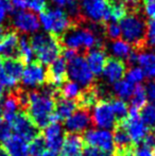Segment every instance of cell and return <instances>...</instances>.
I'll return each instance as SVG.
<instances>
[{
	"label": "cell",
	"mask_w": 155,
	"mask_h": 156,
	"mask_svg": "<svg viewBox=\"0 0 155 156\" xmlns=\"http://www.w3.org/2000/svg\"><path fill=\"white\" fill-rule=\"evenodd\" d=\"M12 26L16 32H20L23 35L34 34L39 30L41 23L39 19L35 13L30 11L21 10L13 13L12 16Z\"/></svg>",
	"instance_id": "obj_11"
},
{
	"label": "cell",
	"mask_w": 155,
	"mask_h": 156,
	"mask_svg": "<svg viewBox=\"0 0 155 156\" xmlns=\"http://www.w3.org/2000/svg\"><path fill=\"white\" fill-rule=\"evenodd\" d=\"M143 1H145V2H146V1H150V0H143Z\"/></svg>",
	"instance_id": "obj_55"
},
{
	"label": "cell",
	"mask_w": 155,
	"mask_h": 156,
	"mask_svg": "<svg viewBox=\"0 0 155 156\" xmlns=\"http://www.w3.org/2000/svg\"><path fill=\"white\" fill-rule=\"evenodd\" d=\"M34 51L30 44V38L26 35L19 37L18 49H17V58L23 64H30L34 60Z\"/></svg>",
	"instance_id": "obj_29"
},
{
	"label": "cell",
	"mask_w": 155,
	"mask_h": 156,
	"mask_svg": "<svg viewBox=\"0 0 155 156\" xmlns=\"http://www.w3.org/2000/svg\"><path fill=\"white\" fill-rule=\"evenodd\" d=\"M1 146L10 156H30L28 142L15 134L2 142Z\"/></svg>",
	"instance_id": "obj_21"
},
{
	"label": "cell",
	"mask_w": 155,
	"mask_h": 156,
	"mask_svg": "<svg viewBox=\"0 0 155 156\" xmlns=\"http://www.w3.org/2000/svg\"><path fill=\"white\" fill-rule=\"evenodd\" d=\"M67 79V62L63 58H58L47 69V84L60 88Z\"/></svg>",
	"instance_id": "obj_17"
},
{
	"label": "cell",
	"mask_w": 155,
	"mask_h": 156,
	"mask_svg": "<svg viewBox=\"0 0 155 156\" xmlns=\"http://www.w3.org/2000/svg\"><path fill=\"white\" fill-rule=\"evenodd\" d=\"M67 76L82 88H87L93 85L95 76L90 71L84 56L77 55L75 58L67 63Z\"/></svg>",
	"instance_id": "obj_6"
},
{
	"label": "cell",
	"mask_w": 155,
	"mask_h": 156,
	"mask_svg": "<svg viewBox=\"0 0 155 156\" xmlns=\"http://www.w3.org/2000/svg\"><path fill=\"white\" fill-rule=\"evenodd\" d=\"M85 146H90L103 150L105 152L114 153L115 146L113 134L108 129H86L83 135Z\"/></svg>",
	"instance_id": "obj_10"
},
{
	"label": "cell",
	"mask_w": 155,
	"mask_h": 156,
	"mask_svg": "<svg viewBox=\"0 0 155 156\" xmlns=\"http://www.w3.org/2000/svg\"><path fill=\"white\" fill-rule=\"evenodd\" d=\"M58 41L66 49L75 51H89L93 48H103V39L100 33L99 23H91L89 27L75 25L67 30Z\"/></svg>",
	"instance_id": "obj_1"
},
{
	"label": "cell",
	"mask_w": 155,
	"mask_h": 156,
	"mask_svg": "<svg viewBox=\"0 0 155 156\" xmlns=\"http://www.w3.org/2000/svg\"><path fill=\"white\" fill-rule=\"evenodd\" d=\"M62 54H63V58L68 63L78 55V52L75 51V50L66 49V48H65L64 50H62Z\"/></svg>",
	"instance_id": "obj_45"
},
{
	"label": "cell",
	"mask_w": 155,
	"mask_h": 156,
	"mask_svg": "<svg viewBox=\"0 0 155 156\" xmlns=\"http://www.w3.org/2000/svg\"><path fill=\"white\" fill-rule=\"evenodd\" d=\"M37 156H58V154L55 152H52V151L48 150V149H46L44 152H41V154L37 155Z\"/></svg>",
	"instance_id": "obj_49"
},
{
	"label": "cell",
	"mask_w": 155,
	"mask_h": 156,
	"mask_svg": "<svg viewBox=\"0 0 155 156\" xmlns=\"http://www.w3.org/2000/svg\"><path fill=\"white\" fill-rule=\"evenodd\" d=\"M108 51L112 53L113 58H119V60H126L133 51V48L128 41L124 39H116L112 41L108 46Z\"/></svg>",
	"instance_id": "obj_28"
},
{
	"label": "cell",
	"mask_w": 155,
	"mask_h": 156,
	"mask_svg": "<svg viewBox=\"0 0 155 156\" xmlns=\"http://www.w3.org/2000/svg\"><path fill=\"white\" fill-rule=\"evenodd\" d=\"M143 11L145 14L150 18H154L155 17V0H150V1H146L145 5H143Z\"/></svg>",
	"instance_id": "obj_44"
},
{
	"label": "cell",
	"mask_w": 155,
	"mask_h": 156,
	"mask_svg": "<svg viewBox=\"0 0 155 156\" xmlns=\"http://www.w3.org/2000/svg\"><path fill=\"white\" fill-rule=\"evenodd\" d=\"M124 2H125V4L129 6V8H131L133 11L137 10L138 9V4H139V0H123Z\"/></svg>",
	"instance_id": "obj_47"
},
{
	"label": "cell",
	"mask_w": 155,
	"mask_h": 156,
	"mask_svg": "<svg viewBox=\"0 0 155 156\" xmlns=\"http://www.w3.org/2000/svg\"><path fill=\"white\" fill-rule=\"evenodd\" d=\"M119 26L121 29V36L124 41L137 50H143L145 48L147 23L141 15L133 11L119 21Z\"/></svg>",
	"instance_id": "obj_3"
},
{
	"label": "cell",
	"mask_w": 155,
	"mask_h": 156,
	"mask_svg": "<svg viewBox=\"0 0 155 156\" xmlns=\"http://www.w3.org/2000/svg\"><path fill=\"white\" fill-rule=\"evenodd\" d=\"M126 72V65L122 60L116 58H107L104 66L102 76L105 79V81L108 84H114L118 81L122 80L125 76Z\"/></svg>",
	"instance_id": "obj_18"
},
{
	"label": "cell",
	"mask_w": 155,
	"mask_h": 156,
	"mask_svg": "<svg viewBox=\"0 0 155 156\" xmlns=\"http://www.w3.org/2000/svg\"><path fill=\"white\" fill-rule=\"evenodd\" d=\"M131 102V109H135V111L140 112L143 107L147 105V94H146L145 86H143L141 84L135 85L133 94L130 98Z\"/></svg>",
	"instance_id": "obj_31"
},
{
	"label": "cell",
	"mask_w": 155,
	"mask_h": 156,
	"mask_svg": "<svg viewBox=\"0 0 155 156\" xmlns=\"http://www.w3.org/2000/svg\"><path fill=\"white\" fill-rule=\"evenodd\" d=\"M118 124L122 125L126 133L129 134L133 144H136L143 142L150 129L147 126L139 117V112L135 109H129V115L123 121L118 122Z\"/></svg>",
	"instance_id": "obj_9"
},
{
	"label": "cell",
	"mask_w": 155,
	"mask_h": 156,
	"mask_svg": "<svg viewBox=\"0 0 155 156\" xmlns=\"http://www.w3.org/2000/svg\"><path fill=\"white\" fill-rule=\"evenodd\" d=\"M85 60H86L87 65L93 76H99L103 72L107 56H106V52L103 48H93V49L87 51Z\"/></svg>",
	"instance_id": "obj_20"
},
{
	"label": "cell",
	"mask_w": 155,
	"mask_h": 156,
	"mask_svg": "<svg viewBox=\"0 0 155 156\" xmlns=\"http://www.w3.org/2000/svg\"><path fill=\"white\" fill-rule=\"evenodd\" d=\"M48 0H27V9L33 13H43L47 10Z\"/></svg>",
	"instance_id": "obj_38"
},
{
	"label": "cell",
	"mask_w": 155,
	"mask_h": 156,
	"mask_svg": "<svg viewBox=\"0 0 155 156\" xmlns=\"http://www.w3.org/2000/svg\"><path fill=\"white\" fill-rule=\"evenodd\" d=\"M4 96V87L2 86L1 84H0V101L2 100V98H3Z\"/></svg>",
	"instance_id": "obj_51"
},
{
	"label": "cell",
	"mask_w": 155,
	"mask_h": 156,
	"mask_svg": "<svg viewBox=\"0 0 155 156\" xmlns=\"http://www.w3.org/2000/svg\"><path fill=\"white\" fill-rule=\"evenodd\" d=\"M11 127L15 135L19 136L27 142H30L36 136L39 135V129L32 122L29 116L23 112L16 114L14 120L11 123Z\"/></svg>",
	"instance_id": "obj_13"
},
{
	"label": "cell",
	"mask_w": 155,
	"mask_h": 156,
	"mask_svg": "<svg viewBox=\"0 0 155 156\" xmlns=\"http://www.w3.org/2000/svg\"><path fill=\"white\" fill-rule=\"evenodd\" d=\"M12 4L13 9H16L18 11L26 10L27 9V0H9Z\"/></svg>",
	"instance_id": "obj_46"
},
{
	"label": "cell",
	"mask_w": 155,
	"mask_h": 156,
	"mask_svg": "<svg viewBox=\"0 0 155 156\" xmlns=\"http://www.w3.org/2000/svg\"><path fill=\"white\" fill-rule=\"evenodd\" d=\"M137 64H139L145 72L146 78L155 80V52L152 50H143L138 53Z\"/></svg>",
	"instance_id": "obj_27"
},
{
	"label": "cell",
	"mask_w": 155,
	"mask_h": 156,
	"mask_svg": "<svg viewBox=\"0 0 155 156\" xmlns=\"http://www.w3.org/2000/svg\"><path fill=\"white\" fill-rule=\"evenodd\" d=\"M82 154L83 156H114V153L105 152V151L90 146H84Z\"/></svg>",
	"instance_id": "obj_41"
},
{
	"label": "cell",
	"mask_w": 155,
	"mask_h": 156,
	"mask_svg": "<svg viewBox=\"0 0 155 156\" xmlns=\"http://www.w3.org/2000/svg\"><path fill=\"white\" fill-rule=\"evenodd\" d=\"M114 156H134L133 151H122V152H115Z\"/></svg>",
	"instance_id": "obj_48"
},
{
	"label": "cell",
	"mask_w": 155,
	"mask_h": 156,
	"mask_svg": "<svg viewBox=\"0 0 155 156\" xmlns=\"http://www.w3.org/2000/svg\"><path fill=\"white\" fill-rule=\"evenodd\" d=\"M82 91V87L73 81H66L62 86L58 88L56 98H64L68 100H77ZM55 98V99H56Z\"/></svg>",
	"instance_id": "obj_30"
},
{
	"label": "cell",
	"mask_w": 155,
	"mask_h": 156,
	"mask_svg": "<svg viewBox=\"0 0 155 156\" xmlns=\"http://www.w3.org/2000/svg\"><path fill=\"white\" fill-rule=\"evenodd\" d=\"M110 102H111V105H112V109H113V112H114L117 123L118 122L123 121L129 115V106H128V104H126V102L118 98L112 99Z\"/></svg>",
	"instance_id": "obj_33"
},
{
	"label": "cell",
	"mask_w": 155,
	"mask_h": 156,
	"mask_svg": "<svg viewBox=\"0 0 155 156\" xmlns=\"http://www.w3.org/2000/svg\"><path fill=\"white\" fill-rule=\"evenodd\" d=\"M124 76H125V80L133 85L141 84L143 82V80L146 79L145 72H143V68L137 67V66H132L130 69L126 70Z\"/></svg>",
	"instance_id": "obj_34"
},
{
	"label": "cell",
	"mask_w": 155,
	"mask_h": 156,
	"mask_svg": "<svg viewBox=\"0 0 155 156\" xmlns=\"http://www.w3.org/2000/svg\"><path fill=\"white\" fill-rule=\"evenodd\" d=\"M91 124L102 129H114L116 126V118L108 100L102 99L96 103L91 113Z\"/></svg>",
	"instance_id": "obj_8"
},
{
	"label": "cell",
	"mask_w": 155,
	"mask_h": 156,
	"mask_svg": "<svg viewBox=\"0 0 155 156\" xmlns=\"http://www.w3.org/2000/svg\"><path fill=\"white\" fill-rule=\"evenodd\" d=\"M20 80L25 87L35 88L43 86L45 83H47V69L44 67L43 64L38 62L27 64V66L23 68Z\"/></svg>",
	"instance_id": "obj_12"
},
{
	"label": "cell",
	"mask_w": 155,
	"mask_h": 156,
	"mask_svg": "<svg viewBox=\"0 0 155 156\" xmlns=\"http://www.w3.org/2000/svg\"><path fill=\"white\" fill-rule=\"evenodd\" d=\"M30 44L38 63L43 65H50L62 54L63 47L58 38L46 32L34 33L30 38Z\"/></svg>",
	"instance_id": "obj_4"
},
{
	"label": "cell",
	"mask_w": 155,
	"mask_h": 156,
	"mask_svg": "<svg viewBox=\"0 0 155 156\" xmlns=\"http://www.w3.org/2000/svg\"><path fill=\"white\" fill-rule=\"evenodd\" d=\"M78 108V104L76 100H68L64 98L55 99V108L54 115L56 116L58 121H65L69 118Z\"/></svg>",
	"instance_id": "obj_26"
},
{
	"label": "cell",
	"mask_w": 155,
	"mask_h": 156,
	"mask_svg": "<svg viewBox=\"0 0 155 156\" xmlns=\"http://www.w3.org/2000/svg\"><path fill=\"white\" fill-rule=\"evenodd\" d=\"M2 108V120H4L8 123H12L16 114L18 113V108H20L19 99L17 90H13L8 94V96L4 98L3 103L1 105Z\"/></svg>",
	"instance_id": "obj_22"
},
{
	"label": "cell",
	"mask_w": 155,
	"mask_h": 156,
	"mask_svg": "<svg viewBox=\"0 0 155 156\" xmlns=\"http://www.w3.org/2000/svg\"><path fill=\"white\" fill-rule=\"evenodd\" d=\"M12 4L9 0H0V32H2V26L5 21L6 16L11 13H13Z\"/></svg>",
	"instance_id": "obj_37"
},
{
	"label": "cell",
	"mask_w": 155,
	"mask_h": 156,
	"mask_svg": "<svg viewBox=\"0 0 155 156\" xmlns=\"http://www.w3.org/2000/svg\"><path fill=\"white\" fill-rule=\"evenodd\" d=\"M43 137L46 142V148L52 152L60 153L64 141L65 133L60 122H53L44 129Z\"/></svg>",
	"instance_id": "obj_15"
},
{
	"label": "cell",
	"mask_w": 155,
	"mask_h": 156,
	"mask_svg": "<svg viewBox=\"0 0 155 156\" xmlns=\"http://www.w3.org/2000/svg\"><path fill=\"white\" fill-rule=\"evenodd\" d=\"M91 124V115L88 109L80 108L76 111L69 118L64 121L65 129L68 133L79 134L88 129Z\"/></svg>",
	"instance_id": "obj_16"
},
{
	"label": "cell",
	"mask_w": 155,
	"mask_h": 156,
	"mask_svg": "<svg viewBox=\"0 0 155 156\" xmlns=\"http://www.w3.org/2000/svg\"><path fill=\"white\" fill-rule=\"evenodd\" d=\"M133 90H134V85L123 79L113 84V94L118 99H121L123 101L129 100L131 98Z\"/></svg>",
	"instance_id": "obj_32"
},
{
	"label": "cell",
	"mask_w": 155,
	"mask_h": 156,
	"mask_svg": "<svg viewBox=\"0 0 155 156\" xmlns=\"http://www.w3.org/2000/svg\"><path fill=\"white\" fill-rule=\"evenodd\" d=\"M133 154L134 156H154V148L140 142L134 147Z\"/></svg>",
	"instance_id": "obj_40"
},
{
	"label": "cell",
	"mask_w": 155,
	"mask_h": 156,
	"mask_svg": "<svg viewBox=\"0 0 155 156\" xmlns=\"http://www.w3.org/2000/svg\"><path fill=\"white\" fill-rule=\"evenodd\" d=\"M146 44L151 46V47L155 46V17L154 18H150L147 23Z\"/></svg>",
	"instance_id": "obj_39"
},
{
	"label": "cell",
	"mask_w": 155,
	"mask_h": 156,
	"mask_svg": "<svg viewBox=\"0 0 155 156\" xmlns=\"http://www.w3.org/2000/svg\"><path fill=\"white\" fill-rule=\"evenodd\" d=\"M147 100L150 104H155V80H150L145 86Z\"/></svg>",
	"instance_id": "obj_43"
},
{
	"label": "cell",
	"mask_w": 155,
	"mask_h": 156,
	"mask_svg": "<svg viewBox=\"0 0 155 156\" xmlns=\"http://www.w3.org/2000/svg\"><path fill=\"white\" fill-rule=\"evenodd\" d=\"M108 1L85 0L81 6V14L84 19H88L91 23H104Z\"/></svg>",
	"instance_id": "obj_14"
},
{
	"label": "cell",
	"mask_w": 155,
	"mask_h": 156,
	"mask_svg": "<svg viewBox=\"0 0 155 156\" xmlns=\"http://www.w3.org/2000/svg\"><path fill=\"white\" fill-rule=\"evenodd\" d=\"M129 6L123 0H108L104 23H118L126 14Z\"/></svg>",
	"instance_id": "obj_23"
},
{
	"label": "cell",
	"mask_w": 155,
	"mask_h": 156,
	"mask_svg": "<svg viewBox=\"0 0 155 156\" xmlns=\"http://www.w3.org/2000/svg\"><path fill=\"white\" fill-rule=\"evenodd\" d=\"M60 156H83V154H76V155H68V154H61Z\"/></svg>",
	"instance_id": "obj_52"
},
{
	"label": "cell",
	"mask_w": 155,
	"mask_h": 156,
	"mask_svg": "<svg viewBox=\"0 0 155 156\" xmlns=\"http://www.w3.org/2000/svg\"><path fill=\"white\" fill-rule=\"evenodd\" d=\"M2 64H3V58L0 56V69H1V67H2Z\"/></svg>",
	"instance_id": "obj_53"
},
{
	"label": "cell",
	"mask_w": 155,
	"mask_h": 156,
	"mask_svg": "<svg viewBox=\"0 0 155 156\" xmlns=\"http://www.w3.org/2000/svg\"><path fill=\"white\" fill-rule=\"evenodd\" d=\"M0 156H10L8 154V152L2 148V146H0Z\"/></svg>",
	"instance_id": "obj_50"
},
{
	"label": "cell",
	"mask_w": 155,
	"mask_h": 156,
	"mask_svg": "<svg viewBox=\"0 0 155 156\" xmlns=\"http://www.w3.org/2000/svg\"><path fill=\"white\" fill-rule=\"evenodd\" d=\"M1 34H2V33H1V32H0V36H1Z\"/></svg>",
	"instance_id": "obj_57"
},
{
	"label": "cell",
	"mask_w": 155,
	"mask_h": 156,
	"mask_svg": "<svg viewBox=\"0 0 155 156\" xmlns=\"http://www.w3.org/2000/svg\"><path fill=\"white\" fill-rule=\"evenodd\" d=\"M55 108V99L43 90L28 91L27 115L36 125L38 129H45L50 123L60 122L54 115Z\"/></svg>",
	"instance_id": "obj_2"
},
{
	"label": "cell",
	"mask_w": 155,
	"mask_h": 156,
	"mask_svg": "<svg viewBox=\"0 0 155 156\" xmlns=\"http://www.w3.org/2000/svg\"><path fill=\"white\" fill-rule=\"evenodd\" d=\"M82 1H85V0H82Z\"/></svg>",
	"instance_id": "obj_58"
},
{
	"label": "cell",
	"mask_w": 155,
	"mask_h": 156,
	"mask_svg": "<svg viewBox=\"0 0 155 156\" xmlns=\"http://www.w3.org/2000/svg\"><path fill=\"white\" fill-rule=\"evenodd\" d=\"M154 156H155V147H154Z\"/></svg>",
	"instance_id": "obj_56"
},
{
	"label": "cell",
	"mask_w": 155,
	"mask_h": 156,
	"mask_svg": "<svg viewBox=\"0 0 155 156\" xmlns=\"http://www.w3.org/2000/svg\"><path fill=\"white\" fill-rule=\"evenodd\" d=\"M38 19L44 31L53 35L56 38H60L67 30L76 25L68 13L61 8L46 10L39 14Z\"/></svg>",
	"instance_id": "obj_5"
},
{
	"label": "cell",
	"mask_w": 155,
	"mask_h": 156,
	"mask_svg": "<svg viewBox=\"0 0 155 156\" xmlns=\"http://www.w3.org/2000/svg\"><path fill=\"white\" fill-rule=\"evenodd\" d=\"M19 35L14 30L2 33L0 36V56L3 58H17Z\"/></svg>",
	"instance_id": "obj_19"
},
{
	"label": "cell",
	"mask_w": 155,
	"mask_h": 156,
	"mask_svg": "<svg viewBox=\"0 0 155 156\" xmlns=\"http://www.w3.org/2000/svg\"><path fill=\"white\" fill-rule=\"evenodd\" d=\"M12 135V127L11 124L5 122L4 120L0 121V141L3 142Z\"/></svg>",
	"instance_id": "obj_42"
},
{
	"label": "cell",
	"mask_w": 155,
	"mask_h": 156,
	"mask_svg": "<svg viewBox=\"0 0 155 156\" xmlns=\"http://www.w3.org/2000/svg\"><path fill=\"white\" fill-rule=\"evenodd\" d=\"M2 120V108H1V105H0V121Z\"/></svg>",
	"instance_id": "obj_54"
},
{
	"label": "cell",
	"mask_w": 155,
	"mask_h": 156,
	"mask_svg": "<svg viewBox=\"0 0 155 156\" xmlns=\"http://www.w3.org/2000/svg\"><path fill=\"white\" fill-rule=\"evenodd\" d=\"M115 151L114 152H122V151H133L135 144L132 142L129 134L124 129V127L120 124H116L113 133Z\"/></svg>",
	"instance_id": "obj_25"
},
{
	"label": "cell",
	"mask_w": 155,
	"mask_h": 156,
	"mask_svg": "<svg viewBox=\"0 0 155 156\" xmlns=\"http://www.w3.org/2000/svg\"><path fill=\"white\" fill-rule=\"evenodd\" d=\"M25 64L17 58H4L0 69V84L6 88H14L20 81Z\"/></svg>",
	"instance_id": "obj_7"
},
{
	"label": "cell",
	"mask_w": 155,
	"mask_h": 156,
	"mask_svg": "<svg viewBox=\"0 0 155 156\" xmlns=\"http://www.w3.org/2000/svg\"><path fill=\"white\" fill-rule=\"evenodd\" d=\"M46 142L43 135L39 134L34 139H32L29 144V155L30 156H37L41 152L46 150Z\"/></svg>",
	"instance_id": "obj_35"
},
{
	"label": "cell",
	"mask_w": 155,
	"mask_h": 156,
	"mask_svg": "<svg viewBox=\"0 0 155 156\" xmlns=\"http://www.w3.org/2000/svg\"><path fill=\"white\" fill-rule=\"evenodd\" d=\"M104 35H106L107 38L111 41H116L121 37V29L118 23H107V25L104 27Z\"/></svg>",
	"instance_id": "obj_36"
},
{
	"label": "cell",
	"mask_w": 155,
	"mask_h": 156,
	"mask_svg": "<svg viewBox=\"0 0 155 156\" xmlns=\"http://www.w3.org/2000/svg\"><path fill=\"white\" fill-rule=\"evenodd\" d=\"M84 146L85 144L82 136L75 133H67L65 134L64 141H63V146L60 153L68 155L82 154Z\"/></svg>",
	"instance_id": "obj_24"
}]
</instances>
